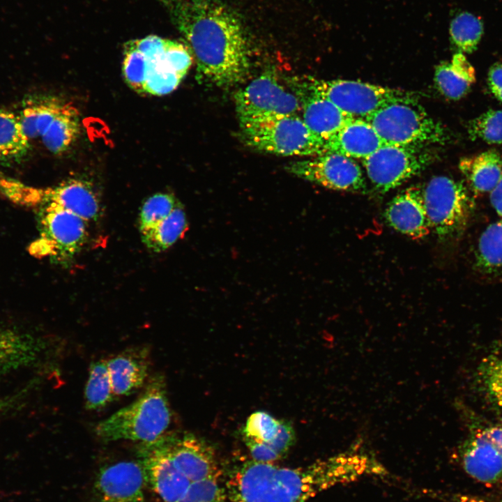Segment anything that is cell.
Segmentation results:
<instances>
[{
	"mask_svg": "<svg viewBox=\"0 0 502 502\" xmlns=\"http://www.w3.org/2000/svg\"><path fill=\"white\" fill-rule=\"evenodd\" d=\"M183 36L197 72L209 84L230 86L249 73L250 48L238 14L222 0H159Z\"/></svg>",
	"mask_w": 502,
	"mask_h": 502,
	"instance_id": "cell-1",
	"label": "cell"
},
{
	"mask_svg": "<svg viewBox=\"0 0 502 502\" xmlns=\"http://www.w3.org/2000/svg\"><path fill=\"white\" fill-rule=\"evenodd\" d=\"M156 502H224L225 481L216 456L190 434H165L138 451Z\"/></svg>",
	"mask_w": 502,
	"mask_h": 502,
	"instance_id": "cell-2",
	"label": "cell"
},
{
	"mask_svg": "<svg viewBox=\"0 0 502 502\" xmlns=\"http://www.w3.org/2000/svg\"><path fill=\"white\" fill-rule=\"evenodd\" d=\"M365 456L344 454L305 466L288 468L247 460L225 481L226 502H307L338 483L369 471Z\"/></svg>",
	"mask_w": 502,
	"mask_h": 502,
	"instance_id": "cell-3",
	"label": "cell"
},
{
	"mask_svg": "<svg viewBox=\"0 0 502 502\" xmlns=\"http://www.w3.org/2000/svg\"><path fill=\"white\" fill-rule=\"evenodd\" d=\"M171 411L165 378L154 375L135 402L123 407L96 427V434L105 441L131 440L148 443L165 434Z\"/></svg>",
	"mask_w": 502,
	"mask_h": 502,
	"instance_id": "cell-4",
	"label": "cell"
},
{
	"mask_svg": "<svg viewBox=\"0 0 502 502\" xmlns=\"http://www.w3.org/2000/svg\"><path fill=\"white\" fill-rule=\"evenodd\" d=\"M241 136L256 150L275 155L316 156L326 152L325 142L298 114L241 120Z\"/></svg>",
	"mask_w": 502,
	"mask_h": 502,
	"instance_id": "cell-5",
	"label": "cell"
},
{
	"mask_svg": "<svg viewBox=\"0 0 502 502\" xmlns=\"http://www.w3.org/2000/svg\"><path fill=\"white\" fill-rule=\"evenodd\" d=\"M365 119L388 144L427 146L443 144L448 139L443 126L427 113L416 98L389 103Z\"/></svg>",
	"mask_w": 502,
	"mask_h": 502,
	"instance_id": "cell-6",
	"label": "cell"
},
{
	"mask_svg": "<svg viewBox=\"0 0 502 502\" xmlns=\"http://www.w3.org/2000/svg\"><path fill=\"white\" fill-rule=\"evenodd\" d=\"M422 189L432 231L442 241L459 236L474 207L466 186L442 175L432 177Z\"/></svg>",
	"mask_w": 502,
	"mask_h": 502,
	"instance_id": "cell-7",
	"label": "cell"
},
{
	"mask_svg": "<svg viewBox=\"0 0 502 502\" xmlns=\"http://www.w3.org/2000/svg\"><path fill=\"white\" fill-rule=\"evenodd\" d=\"M39 237L30 247L32 254L68 264L87 238L86 223L75 214L52 204L38 206Z\"/></svg>",
	"mask_w": 502,
	"mask_h": 502,
	"instance_id": "cell-8",
	"label": "cell"
},
{
	"mask_svg": "<svg viewBox=\"0 0 502 502\" xmlns=\"http://www.w3.org/2000/svg\"><path fill=\"white\" fill-rule=\"evenodd\" d=\"M132 41L146 61L143 94L163 96L176 89L192 63L193 57L188 46L155 35Z\"/></svg>",
	"mask_w": 502,
	"mask_h": 502,
	"instance_id": "cell-9",
	"label": "cell"
},
{
	"mask_svg": "<svg viewBox=\"0 0 502 502\" xmlns=\"http://www.w3.org/2000/svg\"><path fill=\"white\" fill-rule=\"evenodd\" d=\"M434 155L426 146L385 143L363 160L374 188L386 193L424 171Z\"/></svg>",
	"mask_w": 502,
	"mask_h": 502,
	"instance_id": "cell-10",
	"label": "cell"
},
{
	"mask_svg": "<svg viewBox=\"0 0 502 502\" xmlns=\"http://www.w3.org/2000/svg\"><path fill=\"white\" fill-rule=\"evenodd\" d=\"M308 84V91L329 100L356 119H365L389 103L416 98L413 93L358 81L312 79Z\"/></svg>",
	"mask_w": 502,
	"mask_h": 502,
	"instance_id": "cell-11",
	"label": "cell"
},
{
	"mask_svg": "<svg viewBox=\"0 0 502 502\" xmlns=\"http://www.w3.org/2000/svg\"><path fill=\"white\" fill-rule=\"evenodd\" d=\"M234 100L239 121L298 114L303 107L301 95L290 92L269 72L238 91Z\"/></svg>",
	"mask_w": 502,
	"mask_h": 502,
	"instance_id": "cell-12",
	"label": "cell"
},
{
	"mask_svg": "<svg viewBox=\"0 0 502 502\" xmlns=\"http://www.w3.org/2000/svg\"><path fill=\"white\" fill-rule=\"evenodd\" d=\"M291 174L334 190L367 193L362 169L352 158L334 152L295 161L286 166Z\"/></svg>",
	"mask_w": 502,
	"mask_h": 502,
	"instance_id": "cell-13",
	"label": "cell"
},
{
	"mask_svg": "<svg viewBox=\"0 0 502 502\" xmlns=\"http://www.w3.org/2000/svg\"><path fill=\"white\" fill-rule=\"evenodd\" d=\"M463 469L473 479L495 483L502 479V427L478 429L462 446Z\"/></svg>",
	"mask_w": 502,
	"mask_h": 502,
	"instance_id": "cell-14",
	"label": "cell"
},
{
	"mask_svg": "<svg viewBox=\"0 0 502 502\" xmlns=\"http://www.w3.org/2000/svg\"><path fill=\"white\" fill-rule=\"evenodd\" d=\"M146 485L139 461L119 462L105 466L98 473L92 502H144Z\"/></svg>",
	"mask_w": 502,
	"mask_h": 502,
	"instance_id": "cell-15",
	"label": "cell"
},
{
	"mask_svg": "<svg viewBox=\"0 0 502 502\" xmlns=\"http://www.w3.org/2000/svg\"><path fill=\"white\" fill-rule=\"evenodd\" d=\"M384 217L392 228L413 239L425 238L432 231L420 186H411L394 197Z\"/></svg>",
	"mask_w": 502,
	"mask_h": 502,
	"instance_id": "cell-16",
	"label": "cell"
},
{
	"mask_svg": "<svg viewBox=\"0 0 502 502\" xmlns=\"http://www.w3.org/2000/svg\"><path fill=\"white\" fill-rule=\"evenodd\" d=\"M42 204L60 206L87 222L96 220L101 212L95 190L89 182L82 179L70 178L43 189Z\"/></svg>",
	"mask_w": 502,
	"mask_h": 502,
	"instance_id": "cell-17",
	"label": "cell"
},
{
	"mask_svg": "<svg viewBox=\"0 0 502 502\" xmlns=\"http://www.w3.org/2000/svg\"><path fill=\"white\" fill-rule=\"evenodd\" d=\"M45 347L33 334L0 326V378L38 363Z\"/></svg>",
	"mask_w": 502,
	"mask_h": 502,
	"instance_id": "cell-18",
	"label": "cell"
},
{
	"mask_svg": "<svg viewBox=\"0 0 502 502\" xmlns=\"http://www.w3.org/2000/svg\"><path fill=\"white\" fill-rule=\"evenodd\" d=\"M150 363V351L146 347L128 349L107 360L114 395H128L141 388L148 376Z\"/></svg>",
	"mask_w": 502,
	"mask_h": 502,
	"instance_id": "cell-19",
	"label": "cell"
},
{
	"mask_svg": "<svg viewBox=\"0 0 502 502\" xmlns=\"http://www.w3.org/2000/svg\"><path fill=\"white\" fill-rule=\"evenodd\" d=\"M385 142L365 119H351L326 142V152L365 159Z\"/></svg>",
	"mask_w": 502,
	"mask_h": 502,
	"instance_id": "cell-20",
	"label": "cell"
},
{
	"mask_svg": "<svg viewBox=\"0 0 502 502\" xmlns=\"http://www.w3.org/2000/svg\"><path fill=\"white\" fill-rule=\"evenodd\" d=\"M302 119L309 129L326 142L351 119L329 100L307 90L300 91Z\"/></svg>",
	"mask_w": 502,
	"mask_h": 502,
	"instance_id": "cell-21",
	"label": "cell"
},
{
	"mask_svg": "<svg viewBox=\"0 0 502 502\" xmlns=\"http://www.w3.org/2000/svg\"><path fill=\"white\" fill-rule=\"evenodd\" d=\"M280 420L264 411H257L248 418L243 438L253 460L273 462L280 459L275 440Z\"/></svg>",
	"mask_w": 502,
	"mask_h": 502,
	"instance_id": "cell-22",
	"label": "cell"
},
{
	"mask_svg": "<svg viewBox=\"0 0 502 502\" xmlns=\"http://www.w3.org/2000/svg\"><path fill=\"white\" fill-rule=\"evenodd\" d=\"M459 168L476 193L491 192L502 176V155L495 149L462 158Z\"/></svg>",
	"mask_w": 502,
	"mask_h": 502,
	"instance_id": "cell-23",
	"label": "cell"
},
{
	"mask_svg": "<svg viewBox=\"0 0 502 502\" xmlns=\"http://www.w3.org/2000/svg\"><path fill=\"white\" fill-rule=\"evenodd\" d=\"M476 70L462 52L455 54L450 61L436 66V85L440 92L451 100H459L467 94L476 82Z\"/></svg>",
	"mask_w": 502,
	"mask_h": 502,
	"instance_id": "cell-24",
	"label": "cell"
},
{
	"mask_svg": "<svg viewBox=\"0 0 502 502\" xmlns=\"http://www.w3.org/2000/svg\"><path fill=\"white\" fill-rule=\"evenodd\" d=\"M80 130L77 109L64 103L40 137L44 146L54 154L66 151L77 139Z\"/></svg>",
	"mask_w": 502,
	"mask_h": 502,
	"instance_id": "cell-25",
	"label": "cell"
},
{
	"mask_svg": "<svg viewBox=\"0 0 502 502\" xmlns=\"http://www.w3.org/2000/svg\"><path fill=\"white\" fill-rule=\"evenodd\" d=\"M187 229V218L181 203L169 215L141 236L149 249L158 252L170 248L183 236Z\"/></svg>",
	"mask_w": 502,
	"mask_h": 502,
	"instance_id": "cell-26",
	"label": "cell"
},
{
	"mask_svg": "<svg viewBox=\"0 0 502 502\" xmlns=\"http://www.w3.org/2000/svg\"><path fill=\"white\" fill-rule=\"evenodd\" d=\"M475 255L476 267L480 272L487 275L502 272V219L483 231Z\"/></svg>",
	"mask_w": 502,
	"mask_h": 502,
	"instance_id": "cell-27",
	"label": "cell"
},
{
	"mask_svg": "<svg viewBox=\"0 0 502 502\" xmlns=\"http://www.w3.org/2000/svg\"><path fill=\"white\" fill-rule=\"evenodd\" d=\"M29 147V139L23 131L20 116L0 109V159H17Z\"/></svg>",
	"mask_w": 502,
	"mask_h": 502,
	"instance_id": "cell-28",
	"label": "cell"
},
{
	"mask_svg": "<svg viewBox=\"0 0 502 502\" xmlns=\"http://www.w3.org/2000/svg\"><path fill=\"white\" fill-rule=\"evenodd\" d=\"M64 102L56 98L33 102L19 115L24 132L30 139L41 137L61 109Z\"/></svg>",
	"mask_w": 502,
	"mask_h": 502,
	"instance_id": "cell-29",
	"label": "cell"
},
{
	"mask_svg": "<svg viewBox=\"0 0 502 502\" xmlns=\"http://www.w3.org/2000/svg\"><path fill=\"white\" fill-rule=\"evenodd\" d=\"M109 375L107 360L93 362L86 384L85 406L89 410H98L106 406L114 397Z\"/></svg>",
	"mask_w": 502,
	"mask_h": 502,
	"instance_id": "cell-30",
	"label": "cell"
},
{
	"mask_svg": "<svg viewBox=\"0 0 502 502\" xmlns=\"http://www.w3.org/2000/svg\"><path fill=\"white\" fill-rule=\"evenodd\" d=\"M481 20L472 13L464 12L451 22L450 36L452 43L459 52L470 54L474 52L483 34Z\"/></svg>",
	"mask_w": 502,
	"mask_h": 502,
	"instance_id": "cell-31",
	"label": "cell"
},
{
	"mask_svg": "<svg viewBox=\"0 0 502 502\" xmlns=\"http://www.w3.org/2000/svg\"><path fill=\"white\" fill-rule=\"evenodd\" d=\"M181 202L172 195L156 193L142 204L139 225L141 235L149 231L171 214Z\"/></svg>",
	"mask_w": 502,
	"mask_h": 502,
	"instance_id": "cell-32",
	"label": "cell"
},
{
	"mask_svg": "<svg viewBox=\"0 0 502 502\" xmlns=\"http://www.w3.org/2000/svg\"><path fill=\"white\" fill-rule=\"evenodd\" d=\"M468 133L472 140L502 144V109H489L471 120Z\"/></svg>",
	"mask_w": 502,
	"mask_h": 502,
	"instance_id": "cell-33",
	"label": "cell"
},
{
	"mask_svg": "<svg viewBox=\"0 0 502 502\" xmlns=\"http://www.w3.org/2000/svg\"><path fill=\"white\" fill-rule=\"evenodd\" d=\"M0 193L12 202L24 206H38L43 199V189L37 188L12 178L0 168Z\"/></svg>",
	"mask_w": 502,
	"mask_h": 502,
	"instance_id": "cell-34",
	"label": "cell"
},
{
	"mask_svg": "<svg viewBox=\"0 0 502 502\" xmlns=\"http://www.w3.org/2000/svg\"><path fill=\"white\" fill-rule=\"evenodd\" d=\"M480 376L487 395L502 407V352L489 357L483 363Z\"/></svg>",
	"mask_w": 502,
	"mask_h": 502,
	"instance_id": "cell-35",
	"label": "cell"
},
{
	"mask_svg": "<svg viewBox=\"0 0 502 502\" xmlns=\"http://www.w3.org/2000/svg\"><path fill=\"white\" fill-rule=\"evenodd\" d=\"M487 84L494 97L502 102V63H496L491 66L488 72Z\"/></svg>",
	"mask_w": 502,
	"mask_h": 502,
	"instance_id": "cell-36",
	"label": "cell"
},
{
	"mask_svg": "<svg viewBox=\"0 0 502 502\" xmlns=\"http://www.w3.org/2000/svg\"><path fill=\"white\" fill-rule=\"evenodd\" d=\"M489 199L496 213L502 217V176L490 192Z\"/></svg>",
	"mask_w": 502,
	"mask_h": 502,
	"instance_id": "cell-37",
	"label": "cell"
}]
</instances>
